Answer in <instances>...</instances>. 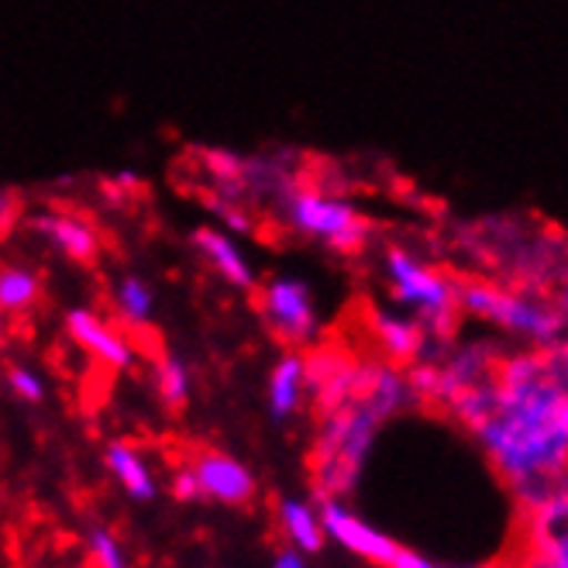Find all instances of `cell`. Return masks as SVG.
I'll list each match as a JSON object with an SVG mask.
<instances>
[{"label": "cell", "mask_w": 568, "mask_h": 568, "mask_svg": "<svg viewBox=\"0 0 568 568\" xmlns=\"http://www.w3.org/2000/svg\"><path fill=\"white\" fill-rule=\"evenodd\" d=\"M410 404L414 389L396 365L355 362L348 393L317 410V434L311 448L317 496L345 499L358 486L383 424Z\"/></svg>", "instance_id": "cell-2"}, {"label": "cell", "mask_w": 568, "mask_h": 568, "mask_svg": "<svg viewBox=\"0 0 568 568\" xmlns=\"http://www.w3.org/2000/svg\"><path fill=\"white\" fill-rule=\"evenodd\" d=\"M8 386L14 389L18 399L24 404H42L45 399V383L36 369H28V365H11L8 369Z\"/></svg>", "instance_id": "cell-22"}, {"label": "cell", "mask_w": 568, "mask_h": 568, "mask_svg": "<svg viewBox=\"0 0 568 568\" xmlns=\"http://www.w3.org/2000/svg\"><path fill=\"white\" fill-rule=\"evenodd\" d=\"M317 514H321L324 538H331L334 545L362 561L386 568L393 561V555L399 551L396 538H389L386 530H379L362 514H355L342 496H317Z\"/></svg>", "instance_id": "cell-7"}, {"label": "cell", "mask_w": 568, "mask_h": 568, "mask_svg": "<svg viewBox=\"0 0 568 568\" xmlns=\"http://www.w3.org/2000/svg\"><path fill=\"white\" fill-rule=\"evenodd\" d=\"M280 527L286 534L290 548H296L300 555H317L324 548V527H321V514L314 504L300 496H283L280 499Z\"/></svg>", "instance_id": "cell-16"}, {"label": "cell", "mask_w": 568, "mask_h": 568, "mask_svg": "<svg viewBox=\"0 0 568 568\" xmlns=\"http://www.w3.org/2000/svg\"><path fill=\"white\" fill-rule=\"evenodd\" d=\"M28 227L36 231L42 242H49L59 255L70 258V262L93 265L97 255H100V235L93 231L90 221H83L77 214L45 211V214L28 217Z\"/></svg>", "instance_id": "cell-11"}, {"label": "cell", "mask_w": 568, "mask_h": 568, "mask_svg": "<svg viewBox=\"0 0 568 568\" xmlns=\"http://www.w3.org/2000/svg\"><path fill=\"white\" fill-rule=\"evenodd\" d=\"M0 338H4V311H0Z\"/></svg>", "instance_id": "cell-26"}, {"label": "cell", "mask_w": 568, "mask_h": 568, "mask_svg": "<svg viewBox=\"0 0 568 568\" xmlns=\"http://www.w3.org/2000/svg\"><path fill=\"white\" fill-rule=\"evenodd\" d=\"M80 568H87V565H80ZM90 568H93V565H90Z\"/></svg>", "instance_id": "cell-27"}, {"label": "cell", "mask_w": 568, "mask_h": 568, "mask_svg": "<svg viewBox=\"0 0 568 568\" xmlns=\"http://www.w3.org/2000/svg\"><path fill=\"white\" fill-rule=\"evenodd\" d=\"M200 204L207 207L211 217L221 221V231H227V235H252V231H255V221H252L248 207L239 204V200H227V196L204 186V190H200Z\"/></svg>", "instance_id": "cell-20"}, {"label": "cell", "mask_w": 568, "mask_h": 568, "mask_svg": "<svg viewBox=\"0 0 568 568\" xmlns=\"http://www.w3.org/2000/svg\"><path fill=\"white\" fill-rule=\"evenodd\" d=\"M262 321L286 348H307L317 338V311L311 286L296 276H273L258 293Z\"/></svg>", "instance_id": "cell-6"}, {"label": "cell", "mask_w": 568, "mask_h": 568, "mask_svg": "<svg viewBox=\"0 0 568 568\" xmlns=\"http://www.w3.org/2000/svg\"><path fill=\"white\" fill-rule=\"evenodd\" d=\"M87 545H90V561L93 568H131L128 565V555L121 548V541L114 538L111 527H90L87 530Z\"/></svg>", "instance_id": "cell-21"}, {"label": "cell", "mask_w": 568, "mask_h": 568, "mask_svg": "<svg viewBox=\"0 0 568 568\" xmlns=\"http://www.w3.org/2000/svg\"><path fill=\"white\" fill-rule=\"evenodd\" d=\"M386 568H448V565H442V561H434V558H427V555H420V551H414V548H404V545H399V551L393 555V561H389ZM455 568H458V565H455Z\"/></svg>", "instance_id": "cell-23"}, {"label": "cell", "mask_w": 568, "mask_h": 568, "mask_svg": "<svg viewBox=\"0 0 568 568\" xmlns=\"http://www.w3.org/2000/svg\"><path fill=\"white\" fill-rule=\"evenodd\" d=\"M173 496L183 499V504H190V499H200V486L190 473V465H183V469L173 476Z\"/></svg>", "instance_id": "cell-24"}, {"label": "cell", "mask_w": 568, "mask_h": 568, "mask_svg": "<svg viewBox=\"0 0 568 568\" xmlns=\"http://www.w3.org/2000/svg\"><path fill=\"white\" fill-rule=\"evenodd\" d=\"M369 324H373V338H376V345H379V352L386 355L389 365L420 362V355L427 348V331H424V324L417 317L376 311Z\"/></svg>", "instance_id": "cell-13"}, {"label": "cell", "mask_w": 568, "mask_h": 568, "mask_svg": "<svg viewBox=\"0 0 568 568\" xmlns=\"http://www.w3.org/2000/svg\"><path fill=\"white\" fill-rule=\"evenodd\" d=\"M386 280L393 296L417 314L424 331L434 334L452 331L458 311V290L452 286V280H445L438 270H430V265L414 258L407 248L386 252Z\"/></svg>", "instance_id": "cell-4"}, {"label": "cell", "mask_w": 568, "mask_h": 568, "mask_svg": "<svg viewBox=\"0 0 568 568\" xmlns=\"http://www.w3.org/2000/svg\"><path fill=\"white\" fill-rule=\"evenodd\" d=\"M114 307H118L124 324L145 327L152 321V311H155V293L142 276L128 273L114 283Z\"/></svg>", "instance_id": "cell-18"}, {"label": "cell", "mask_w": 568, "mask_h": 568, "mask_svg": "<svg viewBox=\"0 0 568 568\" xmlns=\"http://www.w3.org/2000/svg\"><path fill=\"white\" fill-rule=\"evenodd\" d=\"M273 568H307V561H304V555H300L296 548H283V551H276Z\"/></svg>", "instance_id": "cell-25"}, {"label": "cell", "mask_w": 568, "mask_h": 568, "mask_svg": "<svg viewBox=\"0 0 568 568\" xmlns=\"http://www.w3.org/2000/svg\"><path fill=\"white\" fill-rule=\"evenodd\" d=\"M473 434L524 510L568 483V373L555 355L520 352L499 362Z\"/></svg>", "instance_id": "cell-1"}, {"label": "cell", "mask_w": 568, "mask_h": 568, "mask_svg": "<svg viewBox=\"0 0 568 568\" xmlns=\"http://www.w3.org/2000/svg\"><path fill=\"white\" fill-rule=\"evenodd\" d=\"M152 383H155V393L159 399L170 410H180L186 399H190V369L186 362L176 358V355H162L152 369Z\"/></svg>", "instance_id": "cell-19"}, {"label": "cell", "mask_w": 568, "mask_h": 568, "mask_svg": "<svg viewBox=\"0 0 568 568\" xmlns=\"http://www.w3.org/2000/svg\"><path fill=\"white\" fill-rule=\"evenodd\" d=\"M458 307L469 311L473 317L517 334V338H527L534 345H558L565 321L561 314L548 311L545 304H534L527 296L517 293H504V290H493V286H465L458 293Z\"/></svg>", "instance_id": "cell-5"}, {"label": "cell", "mask_w": 568, "mask_h": 568, "mask_svg": "<svg viewBox=\"0 0 568 568\" xmlns=\"http://www.w3.org/2000/svg\"><path fill=\"white\" fill-rule=\"evenodd\" d=\"M65 334H70L77 348H83L90 358L108 365V369H131V362H135L131 342L111 321H104L90 307H73L65 314Z\"/></svg>", "instance_id": "cell-10"}, {"label": "cell", "mask_w": 568, "mask_h": 568, "mask_svg": "<svg viewBox=\"0 0 568 568\" xmlns=\"http://www.w3.org/2000/svg\"><path fill=\"white\" fill-rule=\"evenodd\" d=\"M280 211L293 231H300L304 239L324 242L327 248L342 252V255L362 252L373 235L369 217H362L355 204H348L342 196L321 193V190L293 186L280 200Z\"/></svg>", "instance_id": "cell-3"}, {"label": "cell", "mask_w": 568, "mask_h": 568, "mask_svg": "<svg viewBox=\"0 0 568 568\" xmlns=\"http://www.w3.org/2000/svg\"><path fill=\"white\" fill-rule=\"evenodd\" d=\"M104 462H108L111 476L121 483L128 499H135V504H152V499L159 496V483L149 469V462L139 455V448L114 442V445H108Z\"/></svg>", "instance_id": "cell-15"}, {"label": "cell", "mask_w": 568, "mask_h": 568, "mask_svg": "<svg viewBox=\"0 0 568 568\" xmlns=\"http://www.w3.org/2000/svg\"><path fill=\"white\" fill-rule=\"evenodd\" d=\"M307 399V365H304V352H283L280 362L270 373V414L273 420H290L300 414Z\"/></svg>", "instance_id": "cell-14"}, {"label": "cell", "mask_w": 568, "mask_h": 568, "mask_svg": "<svg viewBox=\"0 0 568 568\" xmlns=\"http://www.w3.org/2000/svg\"><path fill=\"white\" fill-rule=\"evenodd\" d=\"M193 248L207 258L211 270L231 283V286H239V290H252L255 286V270H252V262L245 258V252L239 248V242L227 235V231L214 227V224H200L193 227V235H190Z\"/></svg>", "instance_id": "cell-12"}, {"label": "cell", "mask_w": 568, "mask_h": 568, "mask_svg": "<svg viewBox=\"0 0 568 568\" xmlns=\"http://www.w3.org/2000/svg\"><path fill=\"white\" fill-rule=\"evenodd\" d=\"M190 473L200 486V499H214L224 507H245L255 499L252 469L224 452H200L190 462Z\"/></svg>", "instance_id": "cell-9"}, {"label": "cell", "mask_w": 568, "mask_h": 568, "mask_svg": "<svg viewBox=\"0 0 568 568\" xmlns=\"http://www.w3.org/2000/svg\"><path fill=\"white\" fill-rule=\"evenodd\" d=\"M524 514H527L524 568H568V483L545 493Z\"/></svg>", "instance_id": "cell-8"}, {"label": "cell", "mask_w": 568, "mask_h": 568, "mask_svg": "<svg viewBox=\"0 0 568 568\" xmlns=\"http://www.w3.org/2000/svg\"><path fill=\"white\" fill-rule=\"evenodd\" d=\"M42 283L24 265H4L0 270V311L4 314H28L39 304Z\"/></svg>", "instance_id": "cell-17"}]
</instances>
